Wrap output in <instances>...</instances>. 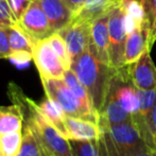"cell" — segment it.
<instances>
[{"mask_svg": "<svg viewBox=\"0 0 156 156\" xmlns=\"http://www.w3.org/2000/svg\"><path fill=\"white\" fill-rule=\"evenodd\" d=\"M8 94L12 103L19 105L21 108L23 122L31 129L43 156H72L69 139L61 135L45 119L36 102L26 96L20 87L14 83L9 84Z\"/></svg>", "mask_w": 156, "mask_h": 156, "instance_id": "obj_1", "label": "cell"}, {"mask_svg": "<svg viewBox=\"0 0 156 156\" xmlns=\"http://www.w3.org/2000/svg\"><path fill=\"white\" fill-rule=\"evenodd\" d=\"M70 69H72L86 88L94 108L99 115L104 104L115 68L99 60L90 50L87 49L71 61Z\"/></svg>", "mask_w": 156, "mask_h": 156, "instance_id": "obj_2", "label": "cell"}, {"mask_svg": "<svg viewBox=\"0 0 156 156\" xmlns=\"http://www.w3.org/2000/svg\"><path fill=\"white\" fill-rule=\"evenodd\" d=\"M108 156H135L147 146L133 120L109 125L100 122Z\"/></svg>", "mask_w": 156, "mask_h": 156, "instance_id": "obj_3", "label": "cell"}, {"mask_svg": "<svg viewBox=\"0 0 156 156\" xmlns=\"http://www.w3.org/2000/svg\"><path fill=\"white\" fill-rule=\"evenodd\" d=\"M44 90L48 98L55 101L64 111L67 117L80 118L93 121H97L85 111L83 105L76 97V94L71 91V89L67 86L63 79H41Z\"/></svg>", "mask_w": 156, "mask_h": 156, "instance_id": "obj_4", "label": "cell"}, {"mask_svg": "<svg viewBox=\"0 0 156 156\" xmlns=\"http://www.w3.org/2000/svg\"><path fill=\"white\" fill-rule=\"evenodd\" d=\"M108 36V53L111 66L116 69L124 67L125 44L127 37L124 6H114L109 12Z\"/></svg>", "mask_w": 156, "mask_h": 156, "instance_id": "obj_5", "label": "cell"}, {"mask_svg": "<svg viewBox=\"0 0 156 156\" xmlns=\"http://www.w3.org/2000/svg\"><path fill=\"white\" fill-rule=\"evenodd\" d=\"M139 107L132 116L135 126L137 127L144 144L154 151V137H153V111L156 104V88L138 89Z\"/></svg>", "mask_w": 156, "mask_h": 156, "instance_id": "obj_6", "label": "cell"}, {"mask_svg": "<svg viewBox=\"0 0 156 156\" xmlns=\"http://www.w3.org/2000/svg\"><path fill=\"white\" fill-rule=\"evenodd\" d=\"M33 61L41 79H63L67 70L48 38L36 44L33 51Z\"/></svg>", "mask_w": 156, "mask_h": 156, "instance_id": "obj_7", "label": "cell"}, {"mask_svg": "<svg viewBox=\"0 0 156 156\" xmlns=\"http://www.w3.org/2000/svg\"><path fill=\"white\" fill-rule=\"evenodd\" d=\"M56 33L64 38L72 61L88 49L91 41V23L74 16L67 27Z\"/></svg>", "mask_w": 156, "mask_h": 156, "instance_id": "obj_8", "label": "cell"}, {"mask_svg": "<svg viewBox=\"0 0 156 156\" xmlns=\"http://www.w3.org/2000/svg\"><path fill=\"white\" fill-rule=\"evenodd\" d=\"M18 23L37 43L48 38L54 33L38 0L32 2Z\"/></svg>", "mask_w": 156, "mask_h": 156, "instance_id": "obj_9", "label": "cell"}, {"mask_svg": "<svg viewBox=\"0 0 156 156\" xmlns=\"http://www.w3.org/2000/svg\"><path fill=\"white\" fill-rule=\"evenodd\" d=\"M12 55L10 60L16 65H26L33 60V51L37 41L25 31L18 23L6 28Z\"/></svg>", "mask_w": 156, "mask_h": 156, "instance_id": "obj_10", "label": "cell"}, {"mask_svg": "<svg viewBox=\"0 0 156 156\" xmlns=\"http://www.w3.org/2000/svg\"><path fill=\"white\" fill-rule=\"evenodd\" d=\"M150 28L144 19L127 33L125 44V66L136 62L146 51H150Z\"/></svg>", "mask_w": 156, "mask_h": 156, "instance_id": "obj_11", "label": "cell"}, {"mask_svg": "<svg viewBox=\"0 0 156 156\" xmlns=\"http://www.w3.org/2000/svg\"><path fill=\"white\" fill-rule=\"evenodd\" d=\"M127 66L132 82L138 89L156 88V67L150 55V51H146L136 62Z\"/></svg>", "mask_w": 156, "mask_h": 156, "instance_id": "obj_12", "label": "cell"}, {"mask_svg": "<svg viewBox=\"0 0 156 156\" xmlns=\"http://www.w3.org/2000/svg\"><path fill=\"white\" fill-rule=\"evenodd\" d=\"M109 12L104 13L100 17L93 21L91 23V41L89 44L88 49L102 62L109 63V53H108V20Z\"/></svg>", "mask_w": 156, "mask_h": 156, "instance_id": "obj_13", "label": "cell"}, {"mask_svg": "<svg viewBox=\"0 0 156 156\" xmlns=\"http://www.w3.org/2000/svg\"><path fill=\"white\" fill-rule=\"evenodd\" d=\"M54 33L67 27L74 18V13L64 0H38Z\"/></svg>", "mask_w": 156, "mask_h": 156, "instance_id": "obj_14", "label": "cell"}, {"mask_svg": "<svg viewBox=\"0 0 156 156\" xmlns=\"http://www.w3.org/2000/svg\"><path fill=\"white\" fill-rule=\"evenodd\" d=\"M65 122L69 134V139H97L100 138L102 134L99 124L89 120L66 117Z\"/></svg>", "mask_w": 156, "mask_h": 156, "instance_id": "obj_15", "label": "cell"}, {"mask_svg": "<svg viewBox=\"0 0 156 156\" xmlns=\"http://www.w3.org/2000/svg\"><path fill=\"white\" fill-rule=\"evenodd\" d=\"M38 104V108L41 111V113L43 114V116L45 117V119L49 122L52 126H54L58 132L65 138L69 139V134L67 131V126H66V117L64 111L62 107L52 99L48 98L46 96V98L41 101Z\"/></svg>", "mask_w": 156, "mask_h": 156, "instance_id": "obj_16", "label": "cell"}, {"mask_svg": "<svg viewBox=\"0 0 156 156\" xmlns=\"http://www.w3.org/2000/svg\"><path fill=\"white\" fill-rule=\"evenodd\" d=\"M63 80L65 81V83L67 84V86L71 89V91L76 94V97L79 99V101L81 102V104L83 105V107L85 108V111L94 118L97 121V123L99 124V115L96 112V109L94 108V105L91 103L90 97H89L88 93H87L86 88L84 87V85L81 83V81L79 80V78L76 76V74L72 71V69H67L64 73Z\"/></svg>", "mask_w": 156, "mask_h": 156, "instance_id": "obj_17", "label": "cell"}, {"mask_svg": "<svg viewBox=\"0 0 156 156\" xmlns=\"http://www.w3.org/2000/svg\"><path fill=\"white\" fill-rule=\"evenodd\" d=\"M23 115L19 105L13 103L10 106H0V135L21 131Z\"/></svg>", "mask_w": 156, "mask_h": 156, "instance_id": "obj_18", "label": "cell"}, {"mask_svg": "<svg viewBox=\"0 0 156 156\" xmlns=\"http://www.w3.org/2000/svg\"><path fill=\"white\" fill-rule=\"evenodd\" d=\"M69 142L72 156H108L102 134L97 139H69Z\"/></svg>", "mask_w": 156, "mask_h": 156, "instance_id": "obj_19", "label": "cell"}, {"mask_svg": "<svg viewBox=\"0 0 156 156\" xmlns=\"http://www.w3.org/2000/svg\"><path fill=\"white\" fill-rule=\"evenodd\" d=\"M113 8L112 0H86L84 5L74 16L93 23L94 20Z\"/></svg>", "mask_w": 156, "mask_h": 156, "instance_id": "obj_20", "label": "cell"}, {"mask_svg": "<svg viewBox=\"0 0 156 156\" xmlns=\"http://www.w3.org/2000/svg\"><path fill=\"white\" fill-rule=\"evenodd\" d=\"M23 144V129L0 135V156H17Z\"/></svg>", "mask_w": 156, "mask_h": 156, "instance_id": "obj_21", "label": "cell"}, {"mask_svg": "<svg viewBox=\"0 0 156 156\" xmlns=\"http://www.w3.org/2000/svg\"><path fill=\"white\" fill-rule=\"evenodd\" d=\"M17 156H43L36 138L33 135L31 129L25 122L23 125V144Z\"/></svg>", "mask_w": 156, "mask_h": 156, "instance_id": "obj_22", "label": "cell"}, {"mask_svg": "<svg viewBox=\"0 0 156 156\" xmlns=\"http://www.w3.org/2000/svg\"><path fill=\"white\" fill-rule=\"evenodd\" d=\"M144 11V19L150 28V47L156 41V0H139Z\"/></svg>", "mask_w": 156, "mask_h": 156, "instance_id": "obj_23", "label": "cell"}, {"mask_svg": "<svg viewBox=\"0 0 156 156\" xmlns=\"http://www.w3.org/2000/svg\"><path fill=\"white\" fill-rule=\"evenodd\" d=\"M48 41L51 44L52 48L55 51V53L58 55V58H61V61L63 62L64 66L67 69L70 68L71 65V58H70L69 51H68L67 45H66L65 41L58 33H53L50 37H48Z\"/></svg>", "mask_w": 156, "mask_h": 156, "instance_id": "obj_24", "label": "cell"}, {"mask_svg": "<svg viewBox=\"0 0 156 156\" xmlns=\"http://www.w3.org/2000/svg\"><path fill=\"white\" fill-rule=\"evenodd\" d=\"M17 23V20L6 0H0V28H9Z\"/></svg>", "mask_w": 156, "mask_h": 156, "instance_id": "obj_25", "label": "cell"}, {"mask_svg": "<svg viewBox=\"0 0 156 156\" xmlns=\"http://www.w3.org/2000/svg\"><path fill=\"white\" fill-rule=\"evenodd\" d=\"M6 1L12 10L17 23H19L21 17L23 16L26 11L28 10V8L31 5L34 0H6Z\"/></svg>", "mask_w": 156, "mask_h": 156, "instance_id": "obj_26", "label": "cell"}, {"mask_svg": "<svg viewBox=\"0 0 156 156\" xmlns=\"http://www.w3.org/2000/svg\"><path fill=\"white\" fill-rule=\"evenodd\" d=\"M12 49L10 46L6 28H0V58H10Z\"/></svg>", "mask_w": 156, "mask_h": 156, "instance_id": "obj_27", "label": "cell"}, {"mask_svg": "<svg viewBox=\"0 0 156 156\" xmlns=\"http://www.w3.org/2000/svg\"><path fill=\"white\" fill-rule=\"evenodd\" d=\"M65 3L71 9V11L74 13V15L81 10L84 3L86 2V0H64Z\"/></svg>", "mask_w": 156, "mask_h": 156, "instance_id": "obj_28", "label": "cell"}, {"mask_svg": "<svg viewBox=\"0 0 156 156\" xmlns=\"http://www.w3.org/2000/svg\"><path fill=\"white\" fill-rule=\"evenodd\" d=\"M135 156H152V150L148 146H144Z\"/></svg>", "mask_w": 156, "mask_h": 156, "instance_id": "obj_29", "label": "cell"}, {"mask_svg": "<svg viewBox=\"0 0 156 156\" xmlns=\"http://www.w3.org/2000/svg\"><path fill=\"white\" fill-rule=\"evenodd\" d=\"M133 1H136V0H112L114 6H125Z\"/></svg>", "mask_w": 156, "mask_h": 156, "instance_id": "obj_30", "label": "cell"}, {"mask_svg": "<svg viewBox=\"0 0 156 156\" xmlns=\"http://www.w3.org/2000/svg\"><path fill=\"white\" fill-rule=\"evenodd\" d=\"M152 156H156V151H152Z\"/></svg>", "mask_w": 156, "mask_h": 156, "instance_id": "obj_31", "label": "cell"}]
</instances>
